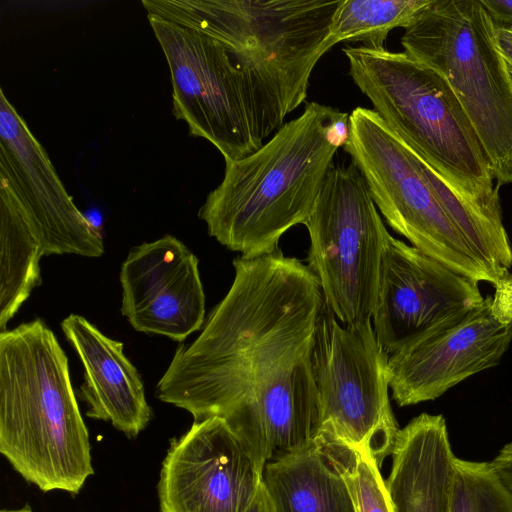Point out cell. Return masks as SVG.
I'll list each match as a JSON object with an SVG mask.
<instances>
[{
	"instance_id": "8",
	"label": "cell",
	"mask_w": 512,
	"mask_h": 512,
	"mask_svg": "<svg viewBox=\"0 0 512 512\" xmlns=\"http://www.w3.org/2000/svg\"><path fill=\"white\" fill-rule=\"evenodd\" d=\"M388 360L372 321L345 325L323 303L311 356L315 438L364 452L380 467L400 430L390 405Z\"/></svg>"
},
{
	"instance_id": "3",
	"label": "cell",
	"mask_w": 512,
	"mask_h": 512,
	"mask_svg": "<svg viewBox=\"0 0 512 512\" xmlns=\"http://www.w3.org/2000/svg\"><path fill=\"white\" fill-rule=\"evenodd\" d=\"M0 452L43 492L77 495L94 474L67 356L39 318L0 332Z\"/></svg>"
},
{
	"instance_id": "16",
	"label": "cell",
	"mask_w": 512,
	"mask_h": 512,
	"mask_svg": "<svg viewBox=\"0 0 512 512\" xmlns=\"http://www.w3.org/2000/svg\"><path fill=\"white\" fill-rule=\"evenodd\" d=\"M61 328L84 367L80 395L89 406L86 415L110 422L127 437L138 436L150 422L152 411L142 379L123 352V343L77 314L67 316Z\"/></svg>"
},
{
	"instance_id": "19",
	"label": "cell",
	"mask_w": 512,
	"mask_h": 512,
	"mask_svg": "<svg viewBox=\"0 0 512 512\" xmlns=\"http://www.w3.org/2000/svg\"><path fill=\"white\" fill-rule=\"evenodd\" d=\"M408 145L450 221L476 257L501 279L512 267V245L503 224L500 196L488 201L473 196Z\"/></svg>"
},
{
	"instance_id": "28",
	"label": "cell",
	"mask_w": 512,
	"mask_h": 512,
	"mask_svg": "<svg viewBox=\"0 0 512 512\" xmlns=\"http://www.w3.org/2000/svg\"><path fill=\"white\" fill-rule=\"evenodd\" d=\"M1 512H33L32 509L27 505L20 509L15 510H2Z\"/></svg>"
},
{
	"instance_id": "24",
	"label": "cell",
	"mask_w": 512,
	"mask_h": 512,
	"mask_svg": "<svg viewBox=\"0 0 512 512\" xmlns=\"http://www.w3.org/2000/svg\"><path fill=\"white\" fill-rule=\"evenodd\" d=\"M489 463L502 485L512 496V442L506 444Z\"/></svg>"
},
{
	"instance_id": "27",
	"label": "cell",
	"mask_w": 512,
	"mask_h": 512,
	"mask_svg": "<svg viewBox=\"0 0 512 512\" xmlns=\"http://www.w3.org/2000/svg\"><path fill=\"white\" fill-rule=\"evenodd\" d=\"M244 512H276L271 496L263 482Z\"/></svg>"
},
{
	"instance_id": "1",
	"label": "cell",
	"mask_w": 512,
	"mask_h": 512,
	"mask_svg": "<svg viewBox=\"0 0 512 512\" xmlns=\"http://www.w3.org/2000/svg\"><path fill=\"white\" fill-rule=\"evenodd\" d=\"M233 266L226 296L177 348L155 395L194 421L223 418L262 475L316 437L311 356L324 301L308 265L279 249Z\"/></svg>"
},
{
	"instance_id": "2",
	"label": "cell",
	"mask_w": 512,
	"mask_h": 512,
	"mask_svg": "<svg viewBox=\"0 0 512 512\" xmlns=\"http://www.w3.org/2000/svg\"><path fill=\"white\" fill-rule=\"evenodd\" d=\"M349 115L309 102L258 150L225 163L198 212L209 235L246 258L277 250L281 236L309 218L347 140Z\"/></svg>"
},
{
	"instance_id": "25",
	"label": "cell",
	"mask_w": 512,
	"mask_h": 512,
	"mask_svg": "<svg viewBox=\"0 0 512 512\" xmlns=\"http://www.w3.org/2000/svg\"><path fill=\"white\" fill-rule=\"evenodd\" d=\"M494 38L496 47L512 75V23L495 24Z\"/></svg>"
},
{
	"instance_id": "10",
	"label": "cell",
	"mask_w": 512,
	"mask_h": 512,
	"mask_svg": "<svg viewBox=\"0 0 512 512\" xmlns=\"http://www.w3.org/2000/svg\"><path fill=\"white\" fill-rule=\"evenodd\" d=\"M343 148L394 231L471 280L492 286L500 280L476 257L450 221L421 174L410 146L374 110L353 109Z\"/></svg>"
},
{
	"instance_id": "9",
	"label": "cell",
	"mask_w": 512,
	"mask_h": 512,
	"mask_svg": "<svg viewBox=\"0 0 512 512\" xmlns=\"http://www.w3.org/2000/svg\"><path fill=\"white\" fill-rule=\"evenodd\" d=\"M308 267L323 301L345 325L372 321L383 254L391 235L357 167L332 165L304 224Z\"/></svg>"
},
{
	"instance_id": "12",
	"label": "cell",
	"mask_w": 512,
	"mask_h": 512,
	"mask_svg": "<svg viewBox=\"0 0 512 512\" xmlns=\"http://www.w3.org/2000/svg\"><path fill=\"white\" fill-rule=\"evenodd\" d=\"M483 301L478 282L391 237L381 262L372 325L390 355L457 322Z\"/></svg>"
},
{
	"instance_id": "13",
	"label": "cell",
	"mask_w": 512,
	"mask_h": 512,
	"mask_svg": "<svg viewBox=\"0 0 512 512\" xmlns=\"http://www.w3.org/2000/svg\"><path fill=\"white\" fill-rule=\"evenodd\" d=\"M0 189L15 201L44 255L104 253L101 233L86 220L46 150L0 91Z\"/></svg>"
},
{
	"instance_id": "14",
	"label": "cell",
	"mask_w": 512,
	"mask_h": 512,
	"mask_svg": "<svg viewBox=\"0 0 512 512\" xmlns=\"http://www.w3.org/2000/svg\"><path fill=\"white\" fill-rule=\"evenodd\" d=\"M262 475L220 417L194 421L171 441L158 481L161 512H244Z\"/></svg>"
},
{
	"instance_id": "15",
	"label": "cell",
	"mask_w": 512,
	"mask_h": 512,
	"mask_svg": "<svg viewBox=\"0 0 512 512\" xmlns=\"http://www.w3.org/2000/svg\"><path fill=\"white\" fill-rule=\"evenodd\" d=\"M121 312L139 332L181 342L205 317V294L197 257L165 235L133 247L121 266Z\"/></svg>"
},
{
	"instance_id": "5",
	"label": "cell",
	"mask_w": 512,
	"mask_h": 512,
	"mask_svg": "<svg viewBox=\"0 0 512 512\" xmlns=\"http://www.w3.org/2000/svg\"><path fill=\"white\" fill-rule=\"evenodd\" d=\"M343 52L353 82L394 132L473 196L499 197L473 126L441 75L404 51Z\"/></svg>"
},
{
	"instance_id": "21",
	"label": "cell",
	"mask_w": 512,
	"mask_h": 512,
	"mask_svg": "<svg viewBox=\"0 0 512 512\" xmlns=\"http://www.w3.org/2000/svg\"><path fill=\"white\" fill-rule=\"evenodd\" d=\"M432 0H341L332 23V39L385 49L389 32L411 26Z\"/></svg>"
},
{
	"instance_id": "22",
	"label": "cell",
	"mask_w": 512,
	"mask_h": 512,
	"mask_svg": "<svg viewBox=\"0 0 512 512\" xmlns=\"http://www.w3.org/2000/svg\"><path fill=\"white\" fill-rule=\"evenodd\" d=\"M319 441L343 476L355 512H395L381 467L372 457L344 445Z\"/></svg>"
},
{
	"instance_id": "20",
	"label": "cell",
	"mask_w": 512,
	"mask_h": 512,
	"mask_svg": "<svg viewBox=\"0 0 512 512\" xmlns=\"http://www.w3.org/2000/svg\"><path fill=\"white\" fill-rule=\"evenodd\" d=\"M42 246L11 196L0 189V332L41 284Z\"/></svg>"
},
{
	"instance_id": "23",
	"label": "cell",
	"mask_w": 512,
	"mask_h": 512,
	"mask_svg": "<svg viewBox=\"0 0 512 512\" xmlns=\"http://www.w3.org/2000/svg\"><path fill=\"white\" fill-rule=\"evenodd\" d=\"M451 512H512V496L489 462L457 458Z\"/></svg>"
},
{
	"instance_id": "26",
	"label": "cell",
	"mask_w": 512,
	"mask_h": 512,
	"mask_svg": "<svg viewBox=\"0 0 512 512\" xmlns=\"http://www.w3.org/2000/svg\"><path fill=\"white\" fill-rule=\"evenodd\" d=\"M497 25L512 23V0H480Z\"/></svg>"
},
{
	"instance_id": "4",
	"label": "cell",
	"mask_w": 512,
	"mask_h": 512,
	"mask_svg": "<svg viewBox=\"0 0 512 512\" xmlns=\"http://www.w3.org/2000/svg\"><path fill=\"white\" fill-rule=\"evenodd\" d=\"M341 0H143L147 14L206 34L238 54L285 118L306 99L319 59L335 44Z\"/></svg>"
},
{
	"instance_id": "11",
	"label": "cell",
	"mask_w": 512,
	"mask_h": 512,
	"mask_svg": "<svg viewBox=\"0 0 512 512\" xmlns=\"http://www.w3.org/2000/svg\"><path fill=\"white\" fill-rule=\"evenodd\" d=\"M457 322L389 355V386L399 406L434 400L499 364L512 342V273Z\"/></svg>"
},
{
	"instance_id": "17",
	"label": "cell",
	"mask_w": 512,
	"mask_h": 512,
	"mask_svg": "<svg viewBox=\"0 0 512 512\" xmlns=\"http://www.w3.org/2000/svg\"><path fill=\"white\" fill-rule=\"evenodd\" d=\"M385 480L395 512H451L457 457L442 415L422 413L400 429Z\"/></svg>"
},
{
	"instance_id": "7",
	"label": "cell",
	"mask_w": 512,
	"mask_h": 512,
	"mask_svg": "<svg viewBox=\"0 0 512 512\" xmlns=\"http://www.w3.org/2000/svg\"><path fill=\"white\" fill-rule=\"evenodd\" d=\"M494 31L480 0H432L405 29L401 45L446 80L500 187L512 184V75Z\"/></svg>"
},
{
	"instance_id": "18",
	"label": "cell",
	"mask_w": 512,
	"mask_h": 512,
	"mask_svg": "<svg viewBox=\"0 0 512 512\" xmlns=\"http://www.w3.org/2000/svg\"><path fill=\"white\" fill-rule=\"evenodd\" d=\"M262 479L276 512H355L343 476L317 438L267 462Z\"/></svg>"
},
{
	"instance_id": "6",
	"label": "cell",
	"mask_w": 512,
	"mask_h": 512,
	"mask_svg": "<svg viewBox=\"0 0 512 512\" xmlns=\"http://www.w3.org/2000/svg\"><path fill=\"white\" fill-rule=\"evenodd\" d=\"M147 17L170 69L174 116L225 163L255 152L284 125L278 102L237 53L206 34Z\"/></svg>"
}]
</instances>
